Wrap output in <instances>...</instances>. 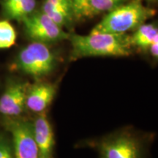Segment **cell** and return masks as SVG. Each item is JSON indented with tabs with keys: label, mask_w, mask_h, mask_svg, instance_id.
<instances>
[{
	"label": "cell",
	"mask_w": 158,
	"mask_h": 158,
	"mask_svg": "<svg viewBox=\"0 0 158 158\" xmlns=\"http://www.w3.org/2000/svg\"><path fill=\"white\" fill-rule=\"evenodd\" d=\"M28 84L25 83H12L0 97V113L5 116H16L26 107Z\"/></svg>",
	"instance_id": "cell-7"
},
{
	"label": "cell",
	"mask_w": 158,
	"mask_h": 158,
	"mask_svg": "<svg viewBox=\"0 0 158 158\" xmlns=\"http://www.w3.org/2000/svg\"><path fill=\"white\" fill-rule=\"evenodd\" d=\"M36 6L35 0H19L14 5L6 11L10 17L23 19L32 13Z\"/></svg>",
	"instance_id": "cell-11"
},
{
	"label": "cell",
	"mask_w": 158,
	"mask_h": 158,
	"mask_svg": "<svg viewBox=\"0 0 158 158\" xmlns=\"http://www.w3.org/2000/svg\"><path fill=\"white\" fill-rule=\"evenodd\" d=\"M38 158H39V157H38Z\"/></svg>",
	"instance_id": "cell-18"
},
{
	"label": "cell",
	"mask_w": 158,
	"mask_h": 158,
	"mask_svg": "<svg viewBox=\"0 0 158 158\" xmlns=\"http://www.w3.org/2000/svg\"><path fill=\"white\" fill-rule=\"evenodd\" d=\"M22 21L27 35L35 42L54 43L70 36L43 12L31 13Z\"/></svg>",
	"instance_id": "cell-4"
},
{
	"label": "cell",
	"mask_w": 158,
	"mask_h": 158,
	"mask_svg": "<svg viewBox=\"0 0 158 158\" xmlns=\"http://www.w3.org/2000/svg\"><path fill=\"white\" fill-rule=\"evenodd\" d=\"M16 32L7 20L0 21V49L9 48L15 44Z\"/></svg>",
	"instance_id": "cell-12"
},
{
	"label": "cell",
	"mask_w": 158,
	"mask_h": 158,
	"mask_svg": "<svg viewBox=\"0 0 158 158\" xmlns=\"http://www.w3.org/2000/svg\"><path fill=\"white\" fill-rule=\"evenodd\" d=\"M56 65L54 54L45 43L33 42L20 51L16 68L35 78L47 76Z\"/></svg>",
	"instance_id": "cell-3"
},
{
	"label": "cell",
	"mask_w": 158,
	"mask_h": 158,
	"mask_svg": "<svg viewBox=\"0 0 158 158\" xmlns=\"http://www.w3.org/2000/svg\"><path fill=\"white\" fill-rule=\"evenodd\" d=\"M122 2V0H90V7L92 15L101 12H109L119 5Z\"/></svg>",
	"instance_id": "cell-13"
},
{
	"label": "cell",
	"mask_w": 158,
	"mask_h": 158,
	"mask_svg": "<svg viewBox=\"0 0 158 158\" xmlns=\"http://www.w3.org/2000/svg\"><path fill=\"white\" fill-rule=\"evenodd\" d=\"M33 133L39 151V158H51L54 146L52 127L46 116L40 114L35 120Z\"/></svg>",
	"instance_id": "cell-9"
},
{
	"label": "cell",
	"mask_w": 158,
	"mask_h": 158,
	"mask_svg": "<svg viewBox=\"0 0 158 158\" xmlns=\"http://www.w3.org/2000/svg\"><path fill=\"white\" fill-rule=\"evenodd\" d=\"M155 12L153 9L146 7L141 0H133L110 10L91 32L126 34L145 23L153 16Z\"/></svg>",
	"instance_id": "cell-2"
},
{
	"label": "cell",
	"mask_w": 158,
	"mask_h": 158,
	"mask_svg": "<svg viewBox=\"0 0 158 158\" xmlns=\"http://www.w3.org/2000/svg\"><path fill=\"white\" fill-rule=\"evenodd\" d=\"M14 158H38L39 151L33 133L32 124L19 121L11 124Z\"/></svg>",
	"instance_id": "cell-5"
},
{
	"label": "cell",
	"mask_w": 158,
	"mask_h": 158,
	"mask_svg": "<svg viewBox=\"0 0 158 158\" xmlns=\"http://www.w3.org/2000/svg\"><path fill=\"white\" fill-rule=\"evenodd\" d=\"M73 59L92 56H130L132 53L130 36L127 34L91 32L88 35H70Z\"/></svg>",
	"instance_id": "cell-1"
},
{
	"label": "cell",
	"mask_w": 158,
	"mask_h": 158,
	"mask_svg": "<svg viewBox=\"0 0 158 158\" xmlns=\"http://www.w3.org/2000/svg\"><path fill=\"white\" fill-rule=\"evenodd\" d=\"M0 158H14L10 146L2 138H0Z\"/></svg>",
	"instance_id": "cell-15"
},
{
	"label": "cell",
	"mask_w": 158,
	"mask_h": 158,
	"mask_svg": "<svg viewBox=\"0 0 158 158\" xmlns=\"http://www.w3.org/2000/svg\"><path fill=\"white\" fill-rule=\"evenodd\" d=\"M56 88L50 83H38L29 86L26 107L35 113H42L54 100Z\"/></svg>",
	"instance_id": "cell-8"
},
{
	"label": "cell",
	"mask_w": 158,
	"mask_h": 158,
	"mask_svg": "<svg viewBox=\"0 0 158 158\" xmlns=\"http://www.w3.org/2000/svg\"><path fill=\"white\" fill-rule=\"evenodd\" d=\"M150 54H152L155 59H158V33L156 35V36L154 39L153 43L150 45L149 48Z\"/></svg>",
	"instance_id": "cell-16"
},
{
	"label": "cell",
	"mask_w": 158,
	"mask_h": 158,
	"mask_svg": "<svg viewBox=\"0 0 158 158\" xmlns=\"http://www.w3.org/2000/svg\"><path fill=\"white\" fill-rule=\"evenodd\" d=\"M102 158H140V146L130 135H119L100 144Z\"/></svg>",
	"instance_id": "cell-6"
},
{
	"label": "cell",
	"mask_w": 158,
	"mask_h": 158,
	"mask_svg": "<svg viewBox=\"0 0 158 158\" xmlns=\"http://www.w3.org/2000/svg\"><path fill=\"white\" fill-rule=\"evenodd\" d=\"M74 17L76 19L89 17L92 15L90 0H70Z\"/></svg>",
	"instance_id": "cell-14"
},
{
	"label": "cell",
	"mask_w": 158,
	"mask_h": 158,
	"mask_svg": "<svg viewBox=\"0 0 158 158\" xmlns=\"http://www.w3.org/2000/svg\"><path fill=\"white\" fill-rule=\"evenodd\" d=\"M19 0H3V5L5 11L10 8L13 5H14Z\"/></svg>",
	"instance_id": "cell-17"
},
{
	"label": "cell",
	"mask_w": 158,
	"mask_h": 158,
	"mask_svg": "<svg viewBox=\"0 0 158 158\" xmlns=\"http://www.w3.org/2000/svg\"><path fill=\"white\" fill-rule=\"evenodd\" d=\"M157 33V26L154 23H144L139 26L130 36L131 44L141 49H149Z\"/></svg>",
	"instance_id": "cell-10"
}]
</instances>
